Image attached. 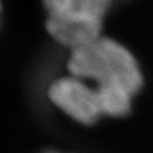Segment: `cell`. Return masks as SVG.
Returning a JSON list of instances; mask_svg holds the SVG:
<instances>
[{
    "mask_svg": "<svg viewBox=\"0 0 153 153\" xmlns=\"http://www.w3.org/2000/svg\"><path fill=\"white\" fill-rule=\"evenodd\" d=\"M43 153H61V152H55V151H48V152H43Z\"/></svg>",
    "mask_w": 153,
    "mask_h": 153,
    "instance_id": "obj_5",
    "label": "cell"
},
{
    "mask_svg": "<svg viewBox=\"0 0 153 153\" xmlns=\"http://www.w3.org/2000/svg\"><path fill=\"white\" fill-rule=\"evenodd\" d=\"M48 98L59 110L82 125H91L102 117L97 89L73 75L54 81L48 87Z\"/></svg>",
    "mask_w": 153,
    "mask_h": 153,
    "instance_id": "obj_3",
    "label": "cell"
},
{
    "mask_svg": "<svg viewBox=\"0 0 153 153\" xmlns=\"http://www.w3.org/2000/svg\"><path fill=\"white\" fill-rule=\"evenodd\" d=\"M67 69L70 75L94 81L97 86H120L133 94L143 86V74L133 54L117 40L103 35L70 51Z\"/></svg>",
    "mask_w": 153,
    "mask_h": 153,
    "instance_id": "obj_1",
    "label": "cell"
},
{
    "mask_svg": "<svg viewBox=\"0 0 153 153\" xmlns=\"http://www.w3.org/2000/svg\"><path fill=\"white\" fill-rule=\"evenodd\" d=\"M50 36L70 51L102 36L113 0H42Z\"/></svg>",
    "mask_w": 153,
    "mask_h": 153,
    "instance_id": "obj_2",
    "label": "cell"
},
{
    "mask_svg": "<svg viewBox=\"0 0 153 153\" xmlns=\"http://www.w3.org/2000/svg\"><path fill=\"white\" fill-rule=\"evenodd\" d=\"M98 103L102 116L124 117L132 108L133 93L120 86H97Z\"/></svg>",
    "mask_w": 153,
    "mask_h": 153,
    "instance_id": "obj_4",
    "label": "cell"
}]
</instances>
